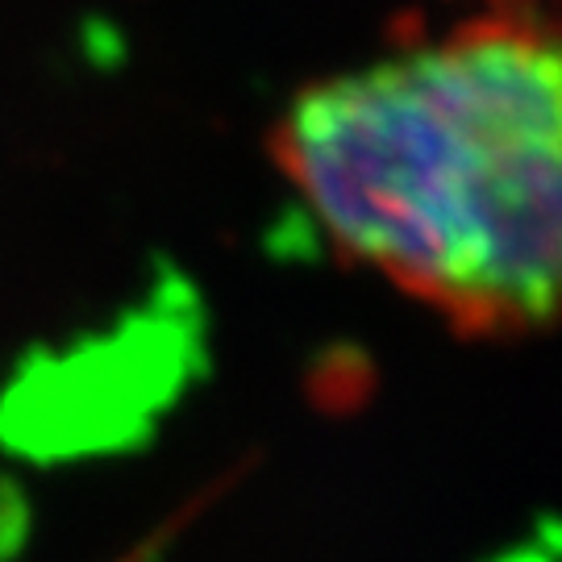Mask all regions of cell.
Returning a JSON list of instances; mask_svg holds the SVG:
<instances>
[{"instance_id": "1", "label": "cell", "mask_w": 562, "mask_h": 562, "mask_svg": "<svg viewBox=\"0 0 562 562\" xmlns=\"http://www.w3.org/2000/svg\"><path fill=\"white\" fill-rule=\"evenodd\" d=\"M267 155L341 262L459 338L562 317V13L492 4L304 83Z\"/></svg>"}]
</instances>
